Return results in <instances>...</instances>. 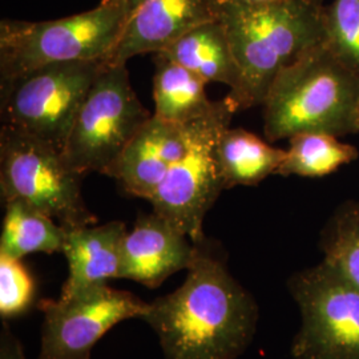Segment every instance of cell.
<instances>
[{
	"label": "cell",
	"mask_w": 359,
	"mask_h": 359,
	"mask_svg": "<svg viewBox=\"0 0 359 359\" xmlns=\"http://www.w3.org/2000/svg\"><path fill=\"white\" fill-rule=\"evenodd\" d=\"M126 7L124 26L105 65H127L133 56L165 50L194 27L219 18L221 0H127Z\"/></svg>",
	"instance_id": "obj_11"
},
{
	"label": "cell",
	"mask_w": 359,
	"mask_h": 359,
	"mask_svg": "<svg viewBox=\"0 0 359 359\" xmlns=\"http://www.w3.org/2000/svg\"><path fill=\"white\" fill-rule=\"evenodd\" d=\"M188 142V124L152 115L107 176L117 180L129 194L151 201L168 172L185 154Z\"/></svg>",
	"instance_id": "obj_13"
},
{
	"label": "cell",
	"mask_w": 359,
	"mask_h": 359,
	"mask_svg": "<svg viewBox=\"0 0 359 359\" xmlns=\"http://www.w3.org/2000/svg\"><path fill=\"white\" fill-rule=\"evenodd\" d=\"M197 252L198 245L165 218L142 215L123 240L120 278L157 289L172 274L189 269Z\"/></svg>",
	"instance_id": "obj_12"
},
{
	"label": "cell",
	"mask_w": 359,
	"mask_h": 359,
	"mask_svg": "<svg viewBox=\"0 0 359 359\" xmlns=\"http://www.w3.org/2000/svg\"><path fill=\"white\" fill-rule=\"evenodd\" d=\"M0 256L23 259L34 253L63 252L65 228L22 200L4 203Z\"/></svg>",
	"instance_id": "obj_18"
},
{
	"label": "cell",
	"mask_w": 359,
	"mask_h": 359,
	"mask_svg": "<svg viewBox=\"0 0 359 359\" xmlns=\"http://www.w3.org/2000/svg\"><path fill=\"white\" fill-rule=\"evenodd\" d=\"M236 112V105L225 96L215 103L208 115L188 123V148L149 201L154 213L165 218L194 244L205 241L204 219L225 189L218 165L217 142Z\"/></svg>",
	"instance_id": "obj_7"
},
{
	"label": "cell",
	"mask_w": 359,
	"mask_h": 359,
	"mask_svg": "<svg viewBox=\"0 0 359 359\" xmlns=\"http://www.w3.org/2000/svg\"><path fill=\"white\" fill-rule=\"evenodd\" d=\"M248 1H257V3H259V1H273V0H248Z\"/></svg>",
	"instance_id": "obj_25"
},
{
	"label": "cell",
	"mask_w": 359,
	"mask_h": 359,
	"mask_svg": "<svg viewBox=\"0 0 359 359\" xmlns=\"http://www.w3.org/2000/svg\"><path fill=\"white\" fill-rule=\"evenodd\" d=\"M157 53L192 71L206 84H225L231 93L241 87V72L219 18L194 27Z\"/></svg>",
	"instance_id": "obj_15"
},
{
	"label": "cell",
	"mask_w": 359,
	"mask_h": 359,
	"mask_svg": "<svg viewBox=\"0 0 359 359\" xmlns=\"http://www.w3.org/2000/svg\"><path fill=\"white\" fill-rule=\"evenodd\" d=\"M0 359H26L20 341L7 325H3L0 335Z\"/></svg>",
	"instance_id": "obj_23"
},
{
	"label": "cell",
	"mask_w": 359,
	"mask_h": 359,
	"mask_svg": "<svg viewBox=\"0 0 359 359\" xmlns=\"http://www.w3.org/2000/svg\"><path fill=\"white\" fill-rule=\"evenodd\" d=\"M353 145L341 142L329 133H299L289 139L286 157L277 175L325 177L358 158Z\"/></svg>",
	"instance_id": "obj_19"
},
{
	"label": "cell",
	"mask_w": 359,
	"mask_h": 359,
	"mask_svg": "<svg viewBox=\"0 0 359 359\" xmlns=\"http://www.w3.org/2000/svg\"><path fill=\"white\" fill-rule=\"evenodd\" d=\"M286 285L301 313L293 359H359L358 286L325 259Z\"/></svg>",
	"instance_id": "obj_9"
},
{
	"label": "cell",
	"mask_w": 359,
	"mask_h": 359,
	"mask_svg": "<svg viewBox=\"0 0 359 359\" xmlns=\"http://www.w3.org/2000/svg\"><path fill=\"white\" fill-rule=\"evenodd\" d=\"M151 116L130 86L126 65H104L62 149L67 167L83 176H107Z\"/></svg>",
	"instance_id": "obj_6"
},
{
	"label": "cell",
	"mask_w": 359,
	"mask_h": 359,
	"mask_svg": "<svg viewBox=\"0 0 359 359\" xmlns=\"http://www.w3.org/2000/svg\"><path fill=\"white\" fill-rule=\"evenodd\" d=\"M323 0H221L222 20L241 72L226 96L237 111L262 105L278 74L325 41Z\"/></svg>",
	"instance_id": "obj_2"
},
{
	"label": "cell",
	"mask_w": 359,
	"mask_h": 359,
	"mask_svg": "<svg viewBox=\"0 0 359 359\" xmlns=\"http://www.w3.org/2000/svg\"><path fill=\"white\" fill-rule=\"evenodd\" d=\"M35 289L34 277L22 259L0 256V316L3 321L26 314L34 304Z\"/></svg>",
	"instance_id": "obj_22"
},
{
	"label": "cell",
	"mask_w": 359,
	"mask_h": 359,
	"mask_svg": "<svg viewBox=\"0 0 359 359\" xmlns=\"http://www.w3.org/2000/svg\"><path fill=\"white\" fill-rule=\"evenodd\" d=\"M105 63H51L0 81L3 126L53 144L60 152L77 112Z\"/></svg>",
	"instance_id": "obj_8"
},
{
	"label": "cell",
	"mask_w": 359,
	"mask_h": 359,
	"mask_svg": "<svg viewBox=\"0 0 359 359\" xmlns=\"http://www.w3.org/2000/svg\"><path fill=\"white\" fill-rule=\"evenodd\" d=\"M262 107L270 142L299 133H359V74L322 41L278 74Z\"/></svg>",
	"instance_id": "obj_3"
},
{
	"label": "cell",
	"mask_w": 359,
	"mask_h": 359,
	"mask_svg": "<svg viewBox=\"0 0 359 359\" xmlns=\"http://www.w3.org/2000/svg\"><path fill=\"white\" fill-rule=\"evenodd\" d=\"M286 151L262 142L243 128L224 129L217 142V158L225 189L253 187L276 173Z\"/></svg>",
	"instance_id": "obj_16"
},
{
	"label": "cell",
	"mask_w": 359,
	"mask_h": 359,
	"mask_svg": "<svg viewBox=\"0 0 359 359\" xmlns=\"http://www.w3.org/2000/svg\"><path fill=\"white\" fill-rule=\"evenodd\" d=\"M323 259L359 287V200L337 206L320 237Z\"/></svg>",
	"instance_id": "obj_20"
},
{
	"label": "cell",
	"mask_w": 359,
	"mask_h": 359,
	"mask_svg": "<svg viewBox=\"0 0 359 359\" xmlns=\"http://www.w3.org/2000/svg\"><path fill=\"white\" fill-rule=\"evenodd\" d=\"M325 43L359 74V0H334L325 11Z\"/></svg>",
	"instance_id": "obj_21"
},
{
	"label": "cell",
	"mask_w": 359,
	"mask_h": 359,
	"mask_svg": "<svg viewBox=\"0 0 359 359\" xmlns=\"http://www.w3.org/2000/svg\"><path fill=\"white\" fill-rule=\"evenodd\" d=\"M126 6H104L48 22L1 20L0 80L43 65L104 59L126 22Z\"/></svg>",
	"instance_id": "obj_4"
},
{
	"label": "cell",
	"mask_w": 359,
	"mask_h": 359,
	"mask_svg": "<svg viewBox=\"0 0 359 359\" xmlns=\"http://www.w3.org/2000/svg\"><path fill=\"white\" fill-rule=\"evenodd\" d=\"M154 55V115L181 126L208 115L216 102L208 99L205 81L163 55Z\"/></svg>",
	"instance_id": "obj_17"
},
{
	"label": "cell",
	"mask_w": 359,
	"mask_h": 359,
	"mask_svg": "<svg viewBox=\"0 0 359 359\" xmlns=\"http://www.w3.org/2000/svg\"><path fill=\"white\" fill-rule=\"evenodd\" d=\"M126 234L127 228L121 221L65 229L62 253L68 262V277L60 295L74 294L120 278L121 246Z\"/></svg>",
	"instance_id": "obj_14"
},
{
	"label": "cell",
	"mask_w": 359,
	"mask_h": 359,
	"mask_svg": "<svg viewBox=\"0 0 359 359\" xmlns=\"http://www.w3.org/2000/svg\"><path fill=\"white\" fill-rule=\"evenodd\" d=\"M83 175L67 167L62 152L20 129L1 126L0 191L3 201L22 200L65 229L96 224L81 193Z\"/></svg>",
	"instance_id": "obj_5"
},
{
	"label": "cell",
	"mask_w": 359,
	"mask_h": 359,
	"mask_svg": "<svg viewBox=\"0 0 359 359\" xmlns=\"http://www.w3.org/2000/svg\"><path fill=\"white\" fill-rule=\"evenodd\" d=\"M127 0H102L100 4L104 6H126Z\"/></svg>",
	"instance_id": "obj_24"
},
{
	"label": "cell",
	"mask_w": 359,
	"mask_h": 359,
	"mask_svg": "<svg viewBox=\"0 0 359 359\" xmlns=\"http://www.w3.org/2000/svg\"><path fill=\"white\" fill-rule=\"evenodd\" d=\"M197 245L185 281L149 302L142 320L157 335L164 359H237L256 335L258 304L205 241Z\"/></svg>",
	"instance_id": "obj_1"
},
{
	"label": "cell",
	"mask_w": 359,
	"mask_h": 359,
	"mask_svg": "<svg viewBox=\"0 0 359 359\" xmlns=\"http://www.w3.org/2000/svg\"><path fill=\"white\" fill-rule=\"evenodd\" d=\"M149 302L111 287L90 286L74 294L44 299L38 359H90L95 345L120 322L140 318Z\"/></svg>",
	"instance_id": "obj_10"
}]
</instances>
